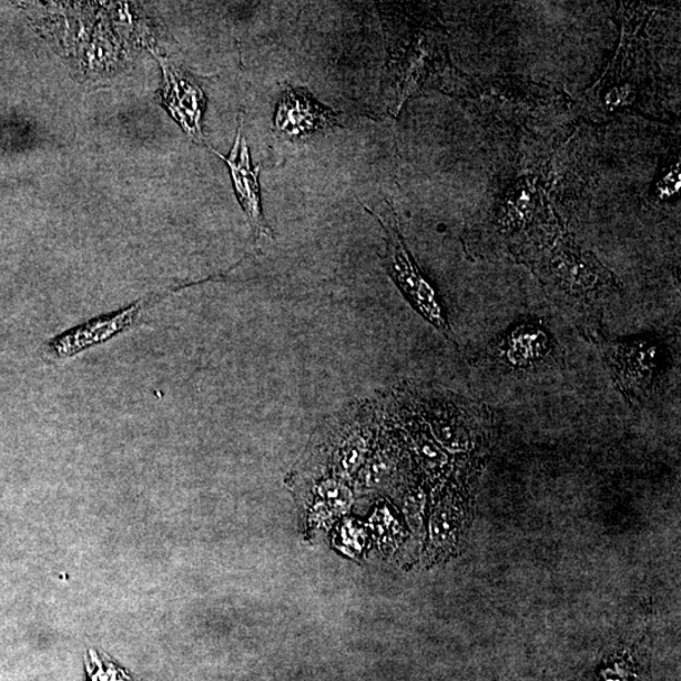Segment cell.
<instances>
[{"instance_id": "obj_3", "label": "cell", "mask_w": 681, "mask_h": 681, "mask_svg": "<svg viewBox=\"0 0 681 681\" xmlns=\"http://www.w3.org/2000/svg\"><path fill=\"white\" fill-rule=\"evenodd\" d=\"M380 221L386 234L385 266L390 277L398 285L405 299L416 309L419 315L435 326L439 333L449 340L455 336L450 328L446 309L429 281L421 274L419 266L413 261L407 246H405L398 230V223H385Z\"/></svg>"}, {"instance_id": "obj_10", "label": "cell", "mask_w": 681, "mask_h": 681, "mask_svg": "<svg viewBox=\"0 0 681 681\" xmlns=\"http://www.w3.org/2000/svg\"><path fill=\"white\" fill-rule=\"evenodd\" d=\"M397 457L393 450H376L363 469L362 482L367 489H377L389 482L397 472Z\"/></svg>"}, {"instance_id": "obj_6", "label": "cell", "mask_w": 681, "mask_h": 681, "mask_svg": "<svg viewBox=\"0 0 681 681\" xmlns=\"http://www.w3.org/2000/svg\"><path fill=\"white\" fill-rule=\"evenodd\" d=\"M213 152L223 160L232 173L236 196L251 224L255 237L265 236L274 241L271 226L266 223L262 210V195L260 185L261 165L253 167L251 152L246 138L243 134V118L238 123L236 140L228 155Z\"/></svg>"}, {"instance_id": "obj_9", "label": "cell", "mask_w": 681, "mask_h": 681, "mask_svg": "<svg viewBox=\"0 0 681 681\" xmlns=\"http://www.w3.org/2000/svg\"><path fill=\"white\" fill-rule=\"evenodd\" d=\"M459 512L453 500H444L431 518V545L436 551H446L455 546L459 529Z\"/></svg>"}, {"instance_id": "obj_5", "label": "cell", "mask_w": 681, "mask_h": 681, "mask_svg": "<svg viewBox=\"0 0 681 681\" xmlns=\"http://www.w3.org/2000/svg\"><path fill=\"white\" fill-rule=\"evenodd\" d=\"M336 124L334 110L318 103L308 90L291 87L284 90L274 119L275 132L284 140H305Z\"/></svg>"}, {"instance_id": "obj_2", "label": "cell", "mask_w": 681, "mask_h": 681, "mask_svg": "<svg viewBox=\"0 0 681 681\" xmlns=\"http://www.w3.org/2000/svg\"><path fill=\"white\" fill-rule=\"evenodd\" d=\"M477 363L505 374L528 376L561 366L563 354L541 321L526 318L494 338Z\"/></svg>"}, {"instance_id": "obj_12", "label": "cell", "mask_w": 681, "mask_h": 681, "mask_svg": "<svg viewBox=\"0 0 681 681\" xmlns=\"http://www.w3.org/2000/svg\"><path fill=\"white\" fill-rule=\"evenodd\" d=\"M91 664L87 662V671L90 681H132V675L128 671L104 655L100 659L99 653L90 650Z\"/></svg>"}, {"instance_id": "obj_11", "label": "cell", "mask_w": 681, "mask_h": 681, "mask_svg": "<svg viewBox=\"0 0 681 681\" xmlns=\"http://www.w3.org/2000/svg\"><path fill=\"white\" fill-rule=\"evenodd\" d=\"M318 501L316 514L322 517L326 515H338L346 511L353 502V494L348 487L338 481H325L317 487Z\"/></svg>"}, {"instance_id": "obj_8", "label": "cell", "mask_w": 681, "mask_h": 681, "mask_svg": "<svg viewBox=\"0 0 681 681\" xmlns=\"http://www.w3.org/2000/svg\"><path fill=\"white\" fill-rule=\"evenodd\" d=\"M338 425L340 438L331 454V468L337 476H352L365 463L369 435L364 431L362 421H343Z\"/></svg>"}, {"instance_id": "obj_1", "label": "cell", "mask_w": 681, "mask_h": 681, "mask_svg": "<svg viewBox=\"0 0 681 681\" xmlns=\"http://www.w3.org/2000/svg\"><path fill=\"white\" fill-rule=\"evenodd\" d=\"M671 339L674 336L653 334L631 339L604 338L598 344L614 388L628 403L639 405L657 394L671 360Z\"/></svg>"}, {"instance_id": "obj_13", "label": "cell", "mask_w": 681, "mask_h": 681, "mask_svg": "<svg viewBox=\"0 0 681 681\" xmlns=\"http://www.w3.org/2000/svg\"><path fill=\"white\" fill-rule=\"evenodd\" d=\"M426 497L420 489H411L404 497V511L411 526H418L423 508H425Z\"/></svg>"}, {"instance_id": "obj_7", "label": "cell", "mask_w": 681, "mask_h": 681, "mask_svg": "<svg viewBox=\"0 0 681 681\" xmlns=\"http://www.w3.org/2000/svg\"><path fill=\"white\" fill-rule=\"evenodd\" d=\"M159 59L164 77L163 101L165 108L192 140L204 142L202 134V115L206 106L204 91L189 73L174 67V64L160 57Z\"/></svg>"}, {"instance_id": "obj_4", "label": "cell", "mask_w": 681, "mask_h": 681, "mask_svg": "<svg viewBox=\"0 0 681 681\" xmlns=\"http://www.w3.org/2000/svg\"><path fill=\"white\" fill-rule=\"evenodd\" d=\"M154 302V298L144 299L123 311L91 319L84 325L67 331L49 340L43 347V354L53 360H63V358L84 353L93 346L104 344L133 327L144 311L149 309Z\"/></svg>"}]
</instances>
